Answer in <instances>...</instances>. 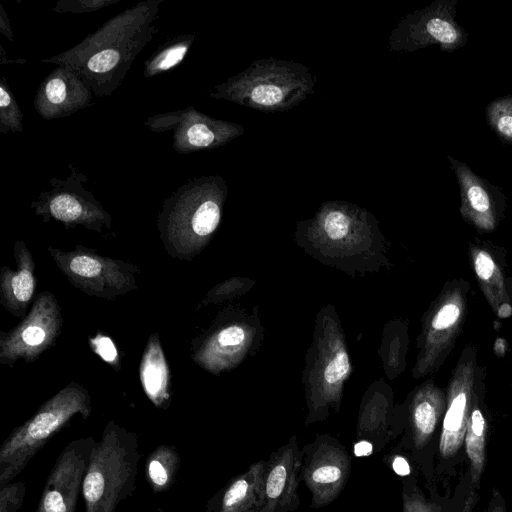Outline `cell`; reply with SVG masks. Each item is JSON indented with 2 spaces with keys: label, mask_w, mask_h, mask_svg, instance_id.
<instances>
[{
  "label": "cell",
  "mask_w": 512,
  "mask_h": 512,
  "mask_svg": "<svg viewBox=\"0 0 512 512\" xmlns=\"http://www.w3.org/2000/svg\"><path fill=\"white\" fill-rule=\"evenodd\" d=\"M251 285L252 282L248 279L239 277L230 278L209 290L203 298L201 305L219 303L227 300L244 293Z\"/></svg>",
  "instance_id": "33"
},
{
  "label": "cell",
  "mask_w": 512,
  "mask_h": 512,
  "mask_svg": "<svg viewBox=\"0 0 512 512\" xmlns=\"http://www.w3.org/2000/svg\"><path fill=\"white\" fill-rule=\"evenodd\" d=\"M62 326L57 299L50 291L41 292L17 326L8 332L0 331V364L13 367L19 360L36 361L54 345Z\"/></svg>",
  "instance_id": "14"
},
{
  "label": "cell",
  "mask_w": 512,
  "mask_h": 512,
  "mask_svg": "<svg viewBox=\"0 0 512 512\" xmlns=\"http://www.w3.org/2000/svg\"><path fill=\"white\" fill-rule=\"evenodd\" d=\"M315 78L301 63L268 58L213 87L209 95L265 113L289 110L314 92Z\"/></svg>",
  "instance_id": "4"
},
{
  "label": "cell",
  "mask_w": 512,
  "mask_h": 512,
  "mask_svg": "<svg viewBox=\"0 0 512 512\" xmlns=\"http://www.w3.org/2000/svg\"><path fill=\"white\" fill-rule=\"evenodd\" d=\"M26 487L22 481L0 485V512H18L24 503Z\"/></svg>",
  "instance_id": "35"
},
{
  "label": "cell",
  "mask_w": 512,
  "mask_h": 512,
  "mask_svg": "<svg viewBox=\"0 0 512 512\" xmlns=\"http://www.w3.org/2000/svg\"><path fill=\"white\" fill-rule=\"evenodd\" d=\"M13 255L16 268L2 266L0 270V303L13 316L23 319L35 291V261L22 240L14 243Z\"/></svg>",
  "instance_id": "25"
},
{
  "label": "cell",
  "mask_w": 512,
  "mask_h": 512,
  "mask_svg": "<svg viewBox=\"0 0 512 512\" xmlns=\"http://www.w3.org/2000/svg\"><path fill=\"white\" fill-rule=\"evenodd\" d=\"M227 193L221 176H202L181 185L164 201L157 227L172 258L190 261L209 244L221 222Z\"/></svg>",
  "instance_id": "2"
},
{
  "label": "cell",
  "mask_w": 512,
  "mask_h": 512,
  "mask_svg": "<svg viewBox=\"0 0 512 512\" xmlns=\"http://www.w3.org/2000/svg\"><path fill=\"white\" fill-rule=\"evenodd\" d=\"M23 113L10 90L5 77L0 82V132L6 134L23 130Z\"/></svg>",
  "instance_id": "32"
},
{
  "label": "cell",
  "mask_w": 512,
  "mask_h": 512,
  "mask_svg": "<svg viewBox=\"0 0 512 512\" xmlns=\"http://www.w3.org/2000/svg\"><path fill=\"white\" fill-rule=\"evenodd\" d=\"M496 315L499 317V318H508L509 316L512 315V306L510 303H503L502 305H500V307L498 308L497 312H496Z\"/></svg>",
  "instance_id": "40"
},
{
  "label": "cell",
  "mask_w": 512,
  "mask_h": 512,
  "mask_svg": "<svg viewBox=\"0 0 512 512\" xmlns=\"http://www.w3.org/2000/svg\"><path fill=\"white\" fill-rule=\"evenodd\" d=\"M92 412L91 396L71 381L46 400L26 422L12 430L0 447V485L13 481L45 444L75 416L83 420Z\"/></svg>",
  "instance_id": "5"
},
{
  "label": "cell",
  "mask_w": 512,
  "mask_h": 512,
  "mask_svg": "<svg viewBox=\"0 0 512 512\" xmlns=\"http://www.w3.org/2000/svg\"><path fill=\"white\" fill-rule=\"evenodd\" d=\"M405 426V408L396 409L386 394L366 395L358 414L354 454L362 457L381 452L404 432Z\"/></svg>",
  "instance_id": "20"
},
{
  "label": "cell",
  "mask_w": 512,
  "mask_h": 512,
  "mask_svg": "<svg viewBox=\"0 0 512 512\" xmlns=\"http://www.w3.org/2000/svg\"><path fill=\"white\" fill-rule=\"evenodd\" d=\"M265 465V460H259L232 477L207 500L204 512H261L265 504Z\"/></svg>",
  "instance_id": "24"
},
{
  "label": "cell",
  "mask_w": 512,
  "mask_h": 512,
  "mask_svg": "<svg viewBox=\"0 0 512 512\" xmlns=\"http://www.w3.org/2000/svg\"><path fill=\"white\" fill-rule=\"evenodd\" d=\"M469 256L479 287L496 314L503 303H510L503 269L486 244L470 243Z\"/></svg>",
  "instance_id": "27"
},
{
  "label": "cell",
  "mask_w": 512,
  "mask_h": 512,
  "mask_svg": "<svg viewBox=\"0 0 512 512\" xmlns=\"http://www.w3.org/2000/svg\"><path fill=\"white\" fill-rule=\"evenodd\" d=\"M154 132H172L173 148L178 153L218 148L241 136L240 124L212 118L194 107L149 117L145 122Z\"/></svg>",
  "instance_id": "16"
},
{
  "label": "cell",
  "mask_w": 512,
  "mask_h": 512,
  "mask_svg": "<svg viewBox=\"0 0 512 512\" xmlns=\"http://www.w3.org/2000/svg\"><path fill=\"white\" fill-rule=\"evenodd\" d=\"M476 349L467 346L452 371L446 392V409L442 419L435 458V482L447 483L465 461L464 438L467 421L477 392Z\"/></svg>",
  "instance_id": "8"
},
{
  "label": "cell",
  "mask_w": 512,
  "mask_h": 512,
  "mask_svg": "<svg viewBox=\"0 0 512 512\" xmlns=\"http://www.w3.org/2000/svg\"><path fill=\"white\" fill-rule=\"evenodd\" d=\"M302 464L303 451L295 435L270 454L264 470L265 504L261 512H295L299 508Z\"/></svg>",
  "instance_id": "18"
},
{
  "label": "cell",
  "mask_w": 512,
  "mask_h": 512,
  "mask_svg": "<svg viewBox=\"0 0 512 512\" xmlns=\"http://www.w3.org/2000/svg\"><path fill=\"white\" fill-rule=\"evenodd\" d=\"M90 349L116 372L121 370V359L114 341L103 333L89 338Z\"/></svg>",
  "instance_id": "34"
},
{
  "label": "cell",
  "mask_w": 512,
  "mask_h": 512,
  "mask_svg": "<svg viewBox=\"0 0 512 512\" xmlns=\"http://www.w3.org/2000/svg\"><path fill=\"white\" fill-rule=\"evenodd\" d=\"M505 340L498 338L494 343V351L497 355L502 356L505 353Z\"/></svg>",
  "instance_id": "41"
},
{
  "label": "cell",
  "mask_w": 512,
  "mask_h": 512,
  "mask_svg": "<svg viewBox=\"0 0 512 512\" xmlns=\"http://www.w3.org/2000/svg\"><path fill=\"white\" fill-rule=\"evenodd\" d=\"M140 382L152 404L166 410L171 404L170 370L159 334H151L145 345L140 365Z\"/></svg>",
  "instance_id": "26"
},
{
  "label": "cell",
  "mask_w": 512,
  "mask_h": 512,
  "mask_svg": "<svg viewBox=\"0 0 512 512\" xmlns=\"http://www.w3.org/2000/svg\"><path fill=\"white\" fill-rule=\"evenodd\" d=\"M163 0H147L109 19L76 46L43 59L75 71L97 97L120 86L134 60L158 32L155 21Z\"/></svg>",
  "instance_id": "1"
},
{
  "label": "cell",
  "mask_w": 512,
  "mask_h": 512,
  "mask_svg": "<svg viewBox=\"0 0 512 512\" xmlns=\"http://www.w3.org/2000/svg\"><path fill=\"white\" fill-rule=\"evenodd\" d=\"M70 175L65 179L52 178L51 189L43 191L38 199L31 203L36 216L43 222L55 220L66 229L82 226L104 234L112 227V217L94 197L84 188L88 178L69 164Z\"/></svg>",
  "instance_id": "12"
},
{
  "label": "cell",
  "mask_w": 512,
  "mask_h": 512,
  "mask_svg": "<svg viewBox=\"0 0 512 512\" xmlns=\"http://www.w3.org/2000/svg\"><path fill=\"white\" fill-rule=\"evenodd\" d=\"M141 456L138 435L109 420L93 448L84 478L85 512H116L135 492Z\"/></svg>",
  "instance_id": "3"
},
{
  "label": "cell",
  "mask_w": 512,
  "mask_h": 512,
  "mask_svg": "<svg viewBox=\"0 0 512 512\" xmlns=\"http://www.w3.org/2000/svg\"><path fill=\"white\" fill-rule=\"evenodd\" d=\"M405 409L404 435L394 448L405 453L422 473L426 487L437 486L435 458L446 409V394L429 380L411 394Z\"/></svg>",
  "instance_id": "11"
},
{
  "label": "cell",
  "mask_w": 512,
  "mask_h": 512,
  "mask_svg": "<svg viewBox=\"0 0 512 512\" xmlns=\"http://www.w3.org/2000/svg\"><path fill=\"white\" fill-rule=\"evenodd\" d=\"M332 312L323 309L318 315L307 353L303 377L308 409L305 425L326 420L331 409L339 412L343 385L351 373L343 331Z\"/></svg>",
  "instance_id": "6"
},
{
  "label": "cell",
  "mask_w": 512,
  "mask_h": 512,
  "mask_svg": "<svg viewBox=\"0 0 512 512\" xmlns=\"http://www.w3.org/2000/svg\"><path fill=\"white\" fill-rule=\"evenodd\" d=\"M195 39L194 34H180L167 39L144 63V76L149 78L178 66L186 57Z\"/></svg>",
  "instance_id": "29"
},
{
  "label": "cell",
  "mask_w": 512,
  "mask_h": 512,
  "mask_svg": "<svg viewBox=\"0 0 512 512\" xmlns=\"http://www.w3.org/2000/svg\"><path fill=\"white\" fill-rule=\"evenodd\" d=\"M429 496L420 487L417 476L410 475L402 480V512H449L447 496H441L437 486L426 487Z\"/></svg>",
  "instance_id": "30"
},
{
  "label": "cell",
  "mask_w": 512,
  "mask_h": 512,
  "mask_svg": "<svg viewBox=\"0 0 512 512\" xmlns=\"http://www.w3.org/2000/svg\"><path fill=\"white\" fill-rule=\"evenodd\" d=\"M251 324L242 320L213 326L194 340L191 358L204 370L218 375L236 366L246 356L254 338Z\"/></svg>",
  "instance_id": "22"
},
{
  "label": "cell",
  "mask_w": 512,
  "mask_h": 512,
  "mask_svg": "<svg viewBox=\"0 0 512 512\" xmlns=\"http://www.w3.org/2000/svg\"><path fill=\"white\" fill-rule=\"evenodd\" d=\"M457 0H436L403 17L388 38L389 51L414 52L430 45L442 51L462 48L468 34L456 21Z\"/></svg>",
  "instance_id": "13"
},
{
  "label": "cell",
  "mask_w": 512,
  "mask_h": 512,
  "mask_svg": "<svg viewBox=\"0 0 512 512\" xmlns=\"http://www.w3.org/2000/svg\"><path fill=\"white\" fill-rule=\"evenodd\" d=\"M383 462L389 466L396 474L407 477L410 475H415L412 473L411 469V460L408 458V456L393 448L390 453L386 454L383 457ZM413 464V463H412ZM415 467V466H414Z\"/></svg>",
  "instance_id": "37"
},
{
  "label": "cell",
  "mask_w": 512,
  "mask_h": 512,
  "mask_svg": "<svg viewBox=\"0 0 512 512\" xmlns=\"http://www.w3.org/2000/svg\"><path fill=\"white\" fill-rule=\"evenodd\" d=\"M296 237L302 246L324 251L325 259L333 260L352 259L382 241L374 216L346 201L323 203L313 218L298 223Z\"/></svg>",
  "instance_id": "7"
},
{
  "label": "cell",
  "mask_w": 512,
  "mask_h": 512,
  "mask_svg": "<svg viewBox=\"0 0 512 512\" xmlns=\"http://www.w3.org/2000/svg\"><path fill=\"white\" fill-rule=\"evenodd\" d=\"M491 130L506 144H512V95L498 97L485 108Z\"/></svg>",
  "instance_id": "31"
},
{
  "label": "cell",
  "mask_w": 512,
  "mask_h": 512,
  "mask_svg": "<svg viewBox=\"0 0 512 512\" xmlns=\"http://www.w3.org/2000/svg\"><path fill=\"white\" fill-rule=\"evenodd\" d=\"M92 93L75 71L58 66L39 85L34 108L45 120L67 117L90 106Z\"/></svg>",
  "instance_id": "23"
},
{
  "label": "cell",
  "mask_w": 512,
  "mask_h": 512,
  "mask_svg": "<svg viewBox=\"0 0 512 512\" xmlns=\"http://www.w3.org/2000/svg\"><path fill=\"white\" fill-rule=\"evenodd\" d=\"M302 451L301 479L311 494L310 508L325 507L340 496L349 480L351 454L328 433L317 434Z\"/></svg>",
  "instance_id": "15"
},
{
  "label": "cell",
  "mask_w": 512,
  "mask_h": 512,
  "mask_svg": "<svg viewBox=\"0 0 512 512\" xmlns=\"http://www.w3.org/2000/svg\"><path fill=\"white\" fill-rule=\"evenodd\" d=\"M96 442L92 436L82 437L62 449L46 479L35 512H76Z\"/></svg>",
  "instance_id": "17"
},
{
  "label": "cell",
  "mask_w": 512,
  "mask_h": 512,
  "mask_svg": "<svg viewBox=\"0 0 512 512\" xmlns=\"http://www.w3.org/2000/svg\"><path fill=\"white\" fill-rule=\"evenodd\" d=\"M0 33L9 40H14L8 16L2 5L0 6Z\"/></svg>",
  "instance_id": "39"
},
{
  "label": "cell",
  "mask_w": 512,
  "mask_h": 512,
  "mask_svg": "<svg viewBox=\"0 0 512 512\" xmlns=\"http://www.w3.org/2000/svg\"><path fill=\"white\" fill-rule=\"evenodd\" d=\"M506 501L501 491L493 487L484 512H506Z\"/></svg>",
  "instance_id": "38"
},
{
  "label": "cell",
  "mask_w": 512,
  "mask_h": 512,
  "mask_svg": "<svg viewBox=\"0 0 512 512\" xmlns=\"http://www.w3.org/2000/svg\"><path fill=\"white\" fill-rule=\"evenodd\" d=\"M121 0H60L52 8L57 13H89L98 11Z\"/></svg>",
  "instance_id": "36"
},
{
  "label": "cell",
  "mask_w": 512,
  "mask_h": 512,
  "mask_svg": "<svg viewBox=\"0 0 512 512\" xmlns=\"http://www.w3.org/2000/svg\"><path fill=\"white\" fill-rule=\"evenodd\" d=\"M470 285L463 279L447 282L423 318L414 378L436 373L450 354L467 314Z\"/></svg>",
  "instance_id": "10"
},
{
  "label": "cell",
  "mask_w": 512,
  "mask_h": 512,
  "mask_svg": "<svg viewBox=\"0 0 512 512\" xmlns=\"http://www.w3.org/2000/svg\"><path fill=\"white\" fill-rule=\"evenodd\" d=\"M47 250L71 285L89 296L115 300L138 289L140 268L131 262L101 255L80 244L70 251L52 246Z\"/></svg>",
  "instance_id": "9"
},
{
  "label": "cell",
  "mask_w": 512,
  "mask_h": 512,
  "mask_svg": "<svg viewBox=\"0 0 512 512\" xmlns=\"http://www.w3.org/2000/svg\"><path fill=\"white\" fill-rule=\"evenodd\" d=\"M460 188V214L480 233L494 231L505 210V196L501 190L478 176L464 162L447 156Z\"/></svg>",
  "instance_id": "19"
},
{
  "label": "cell",
  "mask_w": 512,
  "mask_h": 512,
  "mask_svg": "<svg viewBox=\"0 0 512 512\" xmlns=\"http://www.w3.org/2000/svg\"><path fill=\"white\" fill-rule=\"evenodd\" d=\"M477 391L470 411L464 438L466 473L452 497H447L449 512H471L478 499V489L486 466L488 421Z\"/></svg>",
  "instance_id": "21"
},
{
  "label": "cell",
  "mask_w": 512,
  "mask_h": 512,
  "mask_svg": "<svg viewBox=\"0 0 512 512\" xmlns=\"http://www.w3.org/2000/svg\"><path fill=\"white\" fill-rule=\"evenodd\" d=\"M181 458L174 445L161 444L155 447L145 461V477L155 493L166 492L176 482Z\"/></svg>",
  "instance_id": "28"
}]
</instances>
